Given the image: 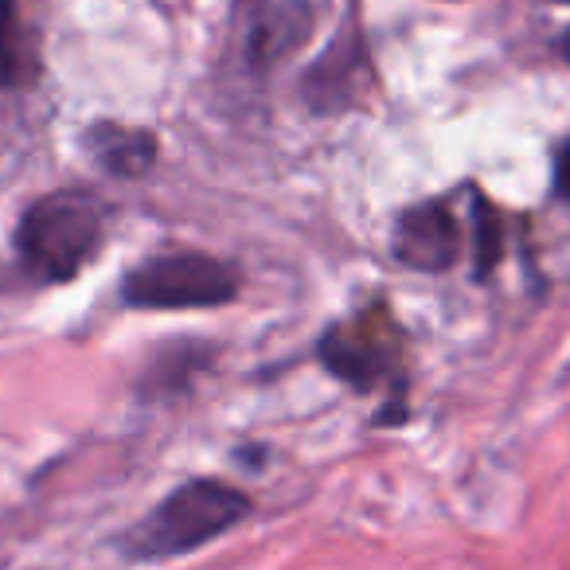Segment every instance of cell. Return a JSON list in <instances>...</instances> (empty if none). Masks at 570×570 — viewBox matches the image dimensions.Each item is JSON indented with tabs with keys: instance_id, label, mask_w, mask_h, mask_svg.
Segmentation results:
<instances>
[{
	"instance_id": "6da1fadb",
	"label": "cell",
	"mask_w": 570,
	"mask_h": 570,
	"mask_svg": "<svg viewBox=\"0 0 570 570\" xmlns=\"http://www.w3.org/2000/svg\"><path fill=\"white\" fill-rule=\"evenodd\" d=\"M102 235V204L90 191H51L20 215L17 254L36 282L59 285L95 258Z\"/></svg>"
},
{
	"instance_id": "7a4b0ae2",
	"label": "cell",
	"mask_w": 570,
	"mask_h": 570,
	"mask_svg": "<svg viewBox=\"0 0 570 570\" xmlns=\"http://www.w3.org/2000/svg\"><path fill=\"white\" fill-rule=\"evenodd\" d=\"M250 512V500L238 489L219 481H188L160 500L141 523L126 535V551L134 559H173L196 547L212 543L215 535L238 523Z\"/></svg>"
},
{
	"instance_id": "3957f363",
	"label": "cell",
	"mask_w": 570,
	"mask_h": 570,
	"mask_svg": "<svg viewBox=\"0 0 570 570\" xmlns=\"http://www.w3.org/2000/svg\"><path fill=\"white\" fill-rule=\"evenodd\" d=\"M235 294L238 269L212 254H160L121 282V302L134 309H207Z\"/></svg>"
},
{
	"instance_id": "277c9868",
	"label": "cell",
	"mask_w": 570,
	"mask_h": 570,
	"mask_svg": "<svg viewBox=\"0 0 570 570\" xmlns=\"http://www.w3.org/2000/svg\"><path fill=\"white\" fill-rule=\"evenodd\" d=\"M321 364L356 391L383 387L403 367V328L395 325V313L383 302H372L356 317L336 321L321 336Z\"/></svg>"
},
{
	"instance_id": "5b68a950",
	"label": "cell",
	"mask_w": 570,
	"mask_h": 570,
	"mask_svg": "<svg viewBox=\"0 0 570 570\" xmlns=\"http://www.w3.org/2000/svg\"><path fill=\"white\" fill-rule=\"evenodd\" d=\"M313 32L309 0H238L230 12V48L254 75H266L294 56Z\"/></svg>"
},
{
	"instance_id": "8992f818",
	"label": "cell",
	"mask_w": 570,
	"mask_h": 570,
	"mask_svg": "<svg viewBox=\"0 0 570 570\" xmlns=\"http://www.w3.org/2000/svg\"><path fill=\"white\" fill-rule=\"evenodd\" d=\"M395 258L411 269H426V274H442L458 262L461 250V227L453 212L442 199H430L411 212L399 215L395 223Z\"/></svg>"
},
{
	"instance_id": "52a82bcc",
	"label": "cell",
	"mask_w": 570,
	"mask_h": 570,
	"mask_svg": "<svg viewBox=\"0 0 570 570\" xmlns=\"http://www.w3.org/2000/svg\"><path fill=\"white\" fill-rule=\"evenodd\" d=\"M40 79V40L20 0H0V90H24Z\"/></svg>"
},
{
	"instance_id": "ba28073f",
	"label": "cell",
	"mask_w": 570,
	"mask_h": 570,
	"mask_svg": "<svg viewBox=\"0 0 570 570\" xmlns=\"http://www.w3.org/2000/svg\"><path fill=\"white\" fill-rule=\"evenodd\" d=\"M87 149L110 176H145L157 160L153 134L118 126V121H98L87 134Z\"/></svg>"
},
{
	"instance_id": "9c48e42d",
	"label": "cell",
	"mask_w": 570,
	"mask_h": 570,
	"mask_svg": "<svg viewBox=\"0 0 570 570\" xmlns=\"http://www.w3.org/2000/svg\"><path fill=\"white\" fill-rule=\"evenodd\" d=\"M476 262H481V269L489 274L492 266H497L500 258V223H497V212H492L489 204H476Z\"/></svg>"
},
{
	"instance_id": "30bf717a",
	"label": "cell",
	"mask_w": 570,
	"mask_h": 570,
	"mask_svg": "<svg viewBox=\"0 0 570 570\" xmlns=\"http://www.w3.org/2000/svg\"><path fill=\"white\" fill-rule=\"evenodd\" d=\"M554 188H559L562 199H570V141L559 149V160H554Z\"/></svg>"
},
{
	"instance_id": "8fae6325",
	"label": "cell",
	"mask_w": 570,
	"mask_h": 570,
	"mask_svg": "<svg viewBox=\"0 0 570 570\" xmlns=\"http://www.w3.org/2000/svg\"><path fill=\"white\" fill-rule=\"evenodd\" d=\"M559 56H562V59H567V63H570V28H567V32L559 36Z\"/></svg>"
},
{
	"instance_id": "7c38bea8",
	"label": "cell",
	"mask_w": 570,
	"mask_h": 570,
	"mask_svg": "<svg viewBox=\"0 0 570 570\" xmlns=\"http://www.w3.org/2000/svg\"><path fill=\"white\" fill-rule=\"evenodd\" d=\"M554 4H570V0H554Z\"/></svg>"
}]
</instances>
